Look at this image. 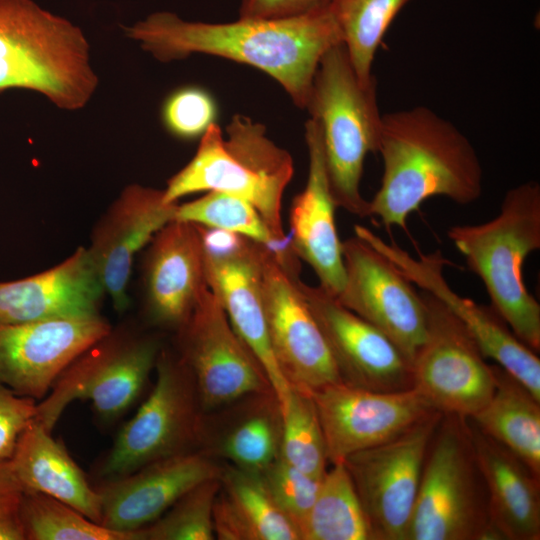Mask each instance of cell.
Masks as SVG:
<instances>
[{"instance_id":"obj_1","label":"cell","mask_w":540,"mask_h":540,"mask_svg":"<svg viewBox=\"0 0 540 540\" xmlns=\"http://www.w3.org/2000/svg\"><path fill=\"white\" fill-rule=\"evenodd\" d=\"M124 31L161 62L200 53L257 68L274 78L300 109L306 107L322 56L342 42L329 7L292 18L238 17L227 23L186 21L159 11Z\"/></svg>"},{"instance_id":"obj_2","label":"cell","mask_w":540,"mask_h":540,"mask_svg":"<svg viewBox=\"0 0 540 540\" xmlns=\"http://www.w3.org/2000/svg\"><path fill=\"white\" fill-rule=\"evenodd\" d=\"M377 152L383 173L369 216L388 230L406 231L410 214L429 198L467 205L482 195L483 169L472 143L426 106L382 114Z\"/></svg>"},{"instance_id":"obj_3","label":"cell","mask_w":540,"mask_h":540,"mask_svg":"<svg viewBox=\"0 0 540 540\" xmlns=\"http://www.w3.org/2000/svg\"><path fill=\"white\" fill-rule=\"evenodd\" d=\"M448 238L483 282L491 307L513 334L540 349V305L523 281L525 259L540 248V185L527 181L509 189L493 219L455 225Z\"/></svg>"},{"instance_id":"obj_4","label":"cell","mask_w":540,"mask_h":540,"mask_svg":"<svg viewBox=\"0 0 540 540\" xmlns=\"http://www.w3.org/2000/svg\"><path fill=\"white\" fill-rule=\"evenodd\" d=\"M98 82L78 26L33 0H0V94L31 90L76 111L90 101Z\"/></svg>"},{"instance_id":"obj_5","label":"cell","mask_w":540,"mask_h":540,"mask_svg":"<svg viewBox=\"0 0 540 540\" xmlns=\"http://www.w3.org/2000/svg\"><path fill=\"white\" fill-rule=\"evenodd\" d=\"M226 132L224 138L216 122L207 128L193 158L168 180L164 201L200 191L228 193L251 203L272 236L284 239L281 201L294 172L292 157L247 116L234 115Z\"/></svg>"},{"instance_id":"obj_6","label":"cell","mask_w":540,"mask_h":540,"mask_svg":"<svg viewBox=\"0 0 540 540\" xmlns=\"http://www.w3.org/2000/svg\"><path fill=\"white\" fill-rule=\"evenodd\" d=\"M305 109L321 129L327 176L333 200L358 217L369 216V201L361 194L364 160L377 152L382 114L375 76H357L344 44L322 56Z\"/></svg>"},{"instance_id":"obj_7","label":"cell","mask_w":540,"mask_h":540,"mask_svg":"<svg viewBox=\"0 0 540 540\" xmlns=\"http://www.w3.org/2000/svg\"><path fill=\"white\" fill-rule=\"evenodd\" d=\"M495 539L468 418L443 414L426 452L406 540Z\"/></svg>"},{"instance_id":"obj_8","label":"cell","mask_w":540,"mask_h":540,"mask_svg":"<svg viewBox=\"0 0 540 540\" xmlns=\"http://www.w3.org/2000/svg\"><path fill=\"white\" fill-rule=\"evenodd\" d=\"M161 348L153 336L126 325L112 327L59 375L37 402L34 419L52 432L75 400L90 401L100 421L119 419L142 393Z\"/></svg>"},{"instance_id":"obj_9","label":"cell","mask_w":540,"mask_h":540,"mask_svg":"<svg viewBox=\"0 0 540 540\" xmlns=\"http://www.w3.org/2000/svg\"><path fill=\"white\" fill-rule=\"evenodd\" d=\"M156 382L136 414L118 432L99 475L106 480L150 463L201 450L204 412L193 375L177 352L160 349Z\"/></svg>"},{"instance_id":"obj_10","label":"cell","mask_w":540,"mask_h":540,"mask_svg":"<svg viewBox=\"0 0 540 540\" xmlns=\"http://www.w3.org/2000/svg\"><path fill=\"white\" fill-rule=\"evenodd\" d=\"M422 296L427 336L411 364L412 388L436 411L471 418L494 393V365L446 306L425 291Z\"/></svg>"},{"instance_id":"obj_11","label":"cell","mask_w":540,"mask_h":540,"mask_svg":"<svg viewBox=\"0 0 540 540\" xmlns=\"http://www.w3.org/2000/svg\"><path fill=\"white\" fill-rule=\"evenodd\" d=\"M441 412L398 436L346 457L374 540H406L426 452Z\"/></svg>"},{"instance_id":"obj_12","label":"cell","mask_w":540,"mask_h":540,"mask_svg":"<svg viewBox=\"0 0 540 540\" xmlns=\"http://www.w3.org/2000/svg\"><path fill=\"white\" fill-rule=\"evenodd\" d=\"M175 332L176 352L193 375L205 414L245 396L273 391L209 286L203 289L191 314Z\"/></svg>"},{"instance_id":"obj_13","label":"cell","mask_w":540,"mask_h":540,"mask_svg":"<svg viewBox=\"0 0 540 540\" xmlns=\"http://www.w3.org/2000/svg\"><path fill=\"white\" fill-rule=\"evenodd\" d=\"M345 281L337 300L382 331L412 364L427 336L422 293L386 256L358 236L342 242Z\"/></svg>"},{"instance_id":"obj_14","label":"cell","mask_w":540,"mask_h":540,"mask_svg":"<svg viewBox=\"0 0 540 540\" xmlns=\"http://www.w3.org/2000/svg\"><path fill=\"white\" fill-rule=\"evenodd\" d=\"M261 297L272 351L291 388L312 392L342 382L336 363L299 289L260 244Z\"/></svg>"},{"instance_id":"obj_15","label":"cell","mask_w":540,"mask_h":540,"mask_svg":"<svg viewBox=\"0 0 540 540\" xmlns=\"http://www.w3.org/2000/svg\"><path fill=\"white\" fill-rule=\"evenodd\" d=\"M355 235L391 260L413 283L439 300L457 317L476 341L485 358H490L527 388L540 381V360L522 343L492 307L477 304L452 290L443 275L447 260L440 250L412 257L395 243L376 233L354 226Z\"/></svg>"},{"instance_id":"obj_16","label":"cell","mask_w":540,"mask_h":540,"mask_svg":"<svg viewBox=\"0 0 540 540\" xmlns=\"http://www.w3.org/2000/svg\"><path fill=\"white\" fill-rule=\"evenodd\" d=\"M310 395L331 464L386 442L438 412L414 388L377 392L339 382Z\"/></svg>"},{"instance_id":"obj_17","label":"cell","mask_w":540,"mask_h":540,"mask_svg":"<svg viewBox=\"0 0 540 540\" xmlns=\"http://www.w3.org/2000/svg\"><path fill=\"white\" fill-rule=\"evenodd\" d=\"M298 286L326 339L343 383L377 392L412 388L411 363L389 337L321 286H311L300 279Z\"/></svg>"},{"instance_id":"obj_18","label":"cell","mask_w":540,"mask_h":540,"mask_svg":"<svg viewBox=\"0 0 540 540\" xmlns=\"http://www.w3.org/2000/svg\"><path fill=\"white\" fill-rule=\"evenodd\" d=\"M111 328L102 315L0 324V384L41 401L66 367Z\"/></svg>"},{"instance_id":"obj_19","label":"cell","mask_w":540,"mask_h":540,"mask_svg":"<svg viewBox=\"0 0 540 540\" xmlns=\"http://www.w3.org/2000/svg\"><path fill=\"white\" fill-rule=\"evenodd\" d=\"M177 205L164 201L163 190L130 184L93 227L86 249L115 311L124 312L130 304L128 288L136 255L175 219Z\"/></svg>"},{"instance_id":"obj_20","label":"cell","mask_w":540,"mask_h":540,"mask_svg":"<svg viewBox=\"0 0 540 540\" xmlns=\"http://www.w3.org/2000/svg\"><path fill=\"white\" fill-rule=\"evenodd\" d=\"M222 466L203 450L165 458L127 475L106 480L100 524L120 532H135L158 519L198 484L219 477Z\"/></svg>"},{"instance_id":"obj_21","label":"cell","mask_w":540,"mask_h":540,"mask_svg":"<svg viewBox=\"0 0 540 540\" xmlns=\"http://www.w3.org/2000/svg\"><path fill=\"white\" fill-rule=\"evenodd\" d=\"M147 246L142 263L144 313L150 323L176 331L208 286L199 227L172 220Z\"/></svg>"},{"instance_id":"obj_22","label":"cell","mask_w":540,"mask_h":540,"mask_svg":"<svg viewBox=\"0 0 540 540\" xmlns=\"http://www.w3.org/2000/svg\"><path fill=\"white\" fill-rule=\"evenodd\" d=\"M106 295L86 247L40 273L0 282V324L101 316Z\"/></svg>"},{"instance_id":"obj_23","label":"cell","mask_w":540,"mask_h":540,"mask_svg":"<svg viewBox=\"0 0 540 540\" xmlns=\"http://www.w3.org/2000/svg\"><path fill=\"white\" fill-rule=\"evenodd\" d=\"M205 274L233 330L263 370L284 413L291 387L278 368L269 339L260 287V244L249 239L234 254H205Z\"/></svg>"},{"instance_id":"obj_24","label":"cell","mask_w":540,"mask_h":540,"mask_svg":"<svg viewBox=\"0 0 540 540\" xmlns=\"http://www.w3.org/2000/svg\"><path fill=\"white\" fill-rule=\"evenodd\" d=\"M309 168L304 189L293 199L290 209V237L293 248L319 279V286L333 296L343 288L345 269L335 209L327 176L319 124L305 123Z\"/></svg>"},{"instance_id":"obj_25","label":"cell","mask_w":540,"mask_h":540,"mask_svg":"<svg viewBox=\"0 0 540 540\" xmlns=\"http://www.w3.org/2000/svg\"><path fill=\"white\" fill-rule=\"evenodd\" d=\"M283 412L273 391L251 394L204 414L201 450L261 474L280 454Z\"/></svg>"},{"instance_id":"obj_26","label":"cell","mask_w":540,"mask_h":540,"mask_svg":"<svg viewBox=\"0 0 540 540\" xmlns=\"http://www.w3.org/2000/svg\"><path fill=\"white\" fill-rule=\"evenodd\" d=\"M468 426L498 539L539 540L540 476L469 418Z\"/></svg>"},{"instance_id":"obj_27","label":"cell","mask_w":540,"mask_h":540,"mask_svg":"<svg viewBox=\"0 0 540 540\" xmlns=\"http://www.w3.org/2000/svg\"><path fill=\"white\" fill-rule=\"evenodd\" d=\"M9 460L25 491L49 495L100 524L97 488L90 485L65 446L35 419L20 434Z\"/></svg>"},{"instance_id":"obj_28","label":"cell","mask_w":540,"mask_h":540,"mask_svg":"<svg viewBox=\"0 0 540 540\" xmlns=\"http://www.w3.org/2000/svg\"><path fill=\"white\" fill-rule=\"evenodd\" d=\"M213 525L215 539L220 540H301L261 475L229 464L220 474Z\"/></svg>"},{"instance_id":"obj_29","label":"cell","mask_w":540,"mask_h":540,"mask_svg":"<svg viewBox=\"0 0 540 540\" xmlns=\"http://www.w3.org/2000/svg\"><path fill=\"white\" fill-rule=\"evenodd\" d=\"M494 369V393L469 419L540 476V400L503 368Z\"/></svg>"},{"instance_id":"obj_30","label":"cell","mask_w":540,"mask_h":540,"mask_svg":"<svg viewBox=\"0 0 540 540\" xmlns=\"http://www.w3.org/2000/svg\"><path fill=\"white\" fill-rule=\"evenodd\" d=\"M301 540H374L351 480L341 463L321 479L315 502L302 528Z\"/></svg>"},{"instance_id":"obj_31","label":"cell","mask_w":540,"mask_h":540,"mask_svg":"<svg viewBox=\"0 0 540 540\" xmlns=\"http://www.w3.org/2000/svg\"><path fill=\"white\" fill-rule=\"evenodd\" d=\"M412 0H331L329 10L338 26L350 62L363 82L370 81L379 46L397 14Z\"/></svg>"},{"instance_id":"obj_32","label":"cell","mask_w":540,"mask_h":540,"mask_svg":"<svg viewBox=\"0 0 540 540\" xmlns=\"http://www.w3.org/2000/svg\"><path fill=\"white\" fill-rule=\"evenodd\" d=\"M22 524L25 540H139L137 531L108 529L72 506L36 491H25Z\"/></svg>"},{"instance_id":"obj_33","label":"cell","mask_w":540,"mask_h":540,"mask_svg":"<svg viewBox=\"0 0 540 540\" xmlns=\"http://www.w3.org/2000/svg\"><path fill=\"white\" fill-rule=\"evenodd\" d=\"M279 456L299 471L317 478H322L327 470L325 440L309 392L291 388L283 413Z\"/></svg>"},{"instance_id":"obj_34","label":"cell","mask_w":540,"mask_h":540,"mask_svg":"<svg viewBox=\"0 0 540 540\" xmlns=\"http://www.w3.org/2000/svg\"><path fill=\"white\" fill-rule=\"evenodd\" d=\"M220 476L206 480L180 497L166 512L137 530L139 540H213L214 502Z\"/></svg>"},{"instance_id":"obj_35","label":"cell","mask_w":540,"mask_h":540,"mask_svg":"<svg viewBox=\"0 0 540 540\" xmlns=\"http://www.w3.org/2000/svg\"><path fill=\"white\" fill-rule=\"evenodd\" d=\"M174 220L231 231L267 248L280 241L251 203L224 192L209 191L199 199L178 204Z\"/></svg>"},{"instance_id":"obj_36","label":"cell","mask_w":540,"mask_h":540,"mask_svg":"<svg viewBox=\"0 0 540 540\" xmlns=\"http://www.w3.org/2000/svg\"><path fill=\"white\" fill-rule=\"evenodd\" d=\"M260 475L277 506L296 526L301 536L322 478L299 471L280 456Z\"/></svg>"},{"instance_id":"obj_37","label":"cell","mask_w":540,"mask_h":540,"mask_svg":"<svg viewBox=\"0 0 540 540\" xmlns=\"http://www.w3.org/2000/svg\"><path fill=\"white\" fill-rule=\"evenodd\" d=\"M216 104L212 96L198 86L176 89L165 99L161 117L166 130L183 139L201 137L215 122Z\"/></svg>"},{"instance_id":"obj_38","label":"cell","mask_w":540,"mask_h":540,"mask_svg":"<svg viewBox=\"0 0 540 540\" xmlns=\"http://www.w3.org/2000/svg\"><path fill=\"white\" fill-rule=\"evenodd\" d=\"M37 401L0 384V460L9 459L16 442L36 415Z\"/></svg>"},{"instance_id":"obj_39","label":"cell","mask_w":540,"mask_h":540,"mask_svg":"<svg viewBox=\"0 0 540 540\" xmlns=\"http://www.w3.org/2000/svg\"><path fill=\"white\" fill-rule=\"evenodd\" d=\"M25 489L9 459L0 460V540H25L22 504Z\"/></svg>"},{"instance_id":"obj_40","label":"cell","mask_w":540,"mask_h":540,"mask_svg":"<svg viewBox=\"0 0 540 540\" xmlns=\"http://www.w3.org/2000/svg\"><path fill=\"white\" fill-rule=\"evenodd\" d=\"M331 0H241L239 17L292 18L327 9Z\"/></svg>"}]
</instances>
